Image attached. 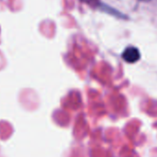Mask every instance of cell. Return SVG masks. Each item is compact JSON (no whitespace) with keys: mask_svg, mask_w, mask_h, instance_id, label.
Segmentation results:
<instances>
[{"mask_svg":"<svg viewBox=\"0 0 157 157\" xmlns=\"http://www.w3.org/2000/svg\"><path fill=\"white\" fill-rule=\"evenodd\" d=\"M122 58L125 62L129 63H134L138 62L141 58V53L139 50L134 46H129L125 49L122 53Z\"/></svg>","mask_w":157,"mask_h":157,"instance_id":"cell-1","label":"cell"},{"mask_svg":"<svg viewBox=\"0 0 157 157\" xmlns=\"http://www.w3.org/2000/svg\"><path fill=\"white\" fill-rule=\"evenodd\" d=\"M140 1H144V2H148V1H150V0H140Z\"/></svg>","mask_w":157,"mask_h":157,"instance_id":"cell-2","label":"cell"}]
</instances>
